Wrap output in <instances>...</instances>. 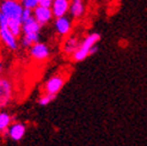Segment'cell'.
<instances>
[{
  "mask_svg": "<svg viewBox=\"0 0 147 146\" xmlns=\"http://www.w3.org/2000/svg\"><path fill=\"white\" fill-rule=\"evenodd\" d=\"M20 4L23 6V9L34 11L38 6V0H20Z\"/></svg>",
  "mask_w": 147,
  "mask_h": 146,
  "instance_id": "cell-18",
  "label": "cell"
},
{
  "mask_svg": "<svg viewBox=\"0 0 147 146\" xmlns=\"http://www.w3.org/2000/svg\"><path fill=\"white\" fill-rule=\"evenodd\" d=\"M0 41L11 50H16L18 48L17 37H14V36L11 34V31L7 29V26L0 28Z\"/></svg>",
  "mask_w": 147,
  "mask_h": 146,
  "instance_id": "cell-9",
  "label": "cell"
},
{
  "mask_svg": "<svg viewBox=\"0 0 147 146\" xmlns=\"http://www.w3.org/2000/svg\"><path fill=\"white\" fill-rule=\"evenodd\" d=\"M79 46H80V42L77 36H69V37H67L66 41L63 42L62 50L66 55H73L78 50Z\"/></svg>",
  "mask_w": 147,
  "mask_h": 146,
  "instance_id": "cell-11",
  "label": "cell"
},
{
  "mask_svg": "<svg viewBox=\"0 0 147 146\" xmlns=\"http://www.w3.org/2000/svg\"><path fill=\"white\" fill-rule=\"evenodd\" d=\"M100 40V35L98 32H91L86 36V37L80 42V46L78 48V50L72 55V59L73 61L76 62H80V61H84L87 56H89V52L90 49L96 46V43Z\"/></svg>",
  "mask_w": 147,
  "mask_h": 146,
  "instance_id": "cell-1",
  "label": "cell"
},
{
  "mask_svg": "<svg viewBox=\"0 0 147 146\" xmlns=\"http://www.w3.org/2000/svg\"><path fill=\"white\" fill-rule=\"evenodd\" d=\"M54 26H55V30L59 35L67 36L72 30V20L69 18H67L66 16L60 17V18H55Z\"/></svg>",
  "mask_w": 147,
  "mask_h": 146,
  "instance_id": "cell-10",
  "label": "cell"
},
{
  "mask_svg": "<svg viewBox=\"0 0 147 146\" xmlns=\"http://www.w3.org/2000/svg\"><path fill=\"white\" fill-rule=\"evenodd\" d=\"M26 126L23 122H13L7 129V138L12 141H20L25 137Z\"/></svg>",
  "mask_w": 147,
  "mask_h": 146,
  "instance_id": "cell-6",
  "label": "cell"
},
{
  "mask_svg": "<svg viewBox=\"0 0 147 146\" xmlns=\"http://www.w3.org/2000/svg\"><path fill=\"white\" fill-rule=\"evenodd\" d=\"M51 4H53V0H38V6L47 7V9H50Z\"/></svg>",
  "mask_w": 147,
  "mask_h": 146,
  "instance_id": "cell-20",
  "label": "cell"
},
{
  "mask_svg": "<svg viewBox=\"0 0 147 146\" xmlns=\"http://www.w3.org/2000/svg\"><path fill=\"white\" fill-rule=\"evenodd\" d=\"M37 42H40V34H26L22 39V45L29 48Z\"/></svg>",
  "mask_w": 147,
  "mask_h": 146,
  "instance_id": "cell-16",
  "label": "cell"
},
{
  "mask_svg": "<svg viewBox=\"0 0 147 146\" xmlns=\"http://www.w3.org/2000/svg\"><path fill=\"white\" fill-rule=\"evenodd\" d=\"M56 98V95H50V93H43L40 96V98L37 99V103L42 107H46L49 103H51L54 99Z\"/></svg>",
  "mask_w": 147,
  "mask_h": 146,
  "instance_id": "cell-17",
  "label": "cell"
},
{
  "mask_svg": "<svg viewBox=\"0 0 147 146\" xmlns=\"http://www.w3.org/2000/svg\"><path fill=\"white\" fill-rule=\"evenodd\" d=\"M1 72H3V62L0 60V74H1Z\"/></svg>",
  "mask_w": 147,
  "mask_h": 146,
  "instance_id": "cell-22",
  "label": "cell"
},
{
  "mask_svg": "<svg viewBox=\"0 0 147 146\" xmlns=\"http://www.w3.org/2000/svg\"><path fill=\"white\" fill-rule=\"evenodd\" d=\"M29 54H30V56L36 61H45L49 57L50 50H49L48 45H46V43H43V42H37L30 47Z\"/></svg>",
  "mask_w": 147,
  "mask_h": 146,
  "instance_id": "cell-5",
  "label": "cell"
},
{
  "mask_svg": "<svg viewBox=\"0 0 147 146\" xmlns=\"http://www.w3.org/2000/svg\"><path fill=\"white\" fill-rule=\"evenodd\" d=\"M32 17V11L31 10H28V9H23L22 11V16H20V22L22 23H24L25 20H28L29 18Z\"/></svg>",
  "mask_w": 147,
  "mask_h": 146,
  "instance_id": "cell-19",
  "label": "cell"
},
{
  "mask_svg": "<svg viewBox=\"0 0 147 146\" xmlns=\"http://www.w3.org/2000/svg\"><path fill=\"white\" fill-rule=\"evenodd\" d=\"M50 10L54 18L65 17L69 11V0H53Z\"/></svg>",
  "mask_w": 147,
  "mask_h": 146,
  "instance_id": "cell-8",
  "label": "cell"
},
{
  "mask_svg": "<svg viewBox=\"0 0 147 146\" xmlns=\"http://www.w3.org/2000/svg\"><path fill=\"white\" fill-rule=\"evenodd\" d=\"M23 6L20 0H3L0 3V13L7 19H20Z\"/></svg>",
  "mask_w": 147,
  "mask_h": 146,
  "instance_id": "cell-2",
  "label": "cell"
},
{
  "mask_svg": "<svg viewBox=\"0 0 147 146\" xmlns=\"http://www.w3.org/2000/svg\"><path fill=\"white\" fill-rule=\"evenodd\" d=\"M32 16L36 19V22L42 26L48 24L49 22L53 19V13H51L50 9L47 7H42V6H37L36 9L32 11Z\"/></svg>",
  "mask_w": 147,
  "mask_h": 146,
  "instance_id": "cell-7",
  "label": "cell"
},
{
  "mask_svg": "<svg viewBox=\"0 0 147 146\" xmlns=\"http://www.w3.org/2000/svg\"><path fill=\"white\" fill-rule=\"evenodd\" d=\"M98 50V47L97 46H93L91 49H90V52H89V55H92V54H94Z\"/></svg>",
  "mask_w": 147,
  "mask_h": 146,
  "instance_id": "cell-21",
  "label": "cell"
},
{
  "mask_svg": "<svg viewBox=\"0 0 147 146\" xmlns=\"http://www.w3.org/2000/svg\"><path fill=\"white\" fill-rule=\"evenodd\" d=\"M69 13L73 18H80L85 13L84 0H69Z\"/></svg>",
  "mask_w": 147,
  "mask_h": 146,
  "instance_id": "cell-12",
  "label": "cell"
},
{
  "mask_svg": "<svg viewBox=\"0 0 147 146\" xmlns=\"http://www.w3.org/2000/svg\"><path fill=\"white\" fill-rule=\"evenodd\" d=\"M22 24L20 19H9V23H7V29L11 31V34L14 36V37H18V36L22 34Z\"/></svg>",
  "mask_w": 147,
  "mask_h": 146,
  "instance_id": "cell-15",
  "label": "cell"
},
{
  "mask_svg": "<svg viewBox=\"0 0 147 146\" xmlns=\"http://www.w3.org/2000/svg\"><path fill=\"white\" fill-rule=\"evenodd\" d=\"M13 98V84L9 78H0V110L10 105Z\"/></svg>",
  "mask_w": 147,
  "mask_h": 146,
  "instance_id": "cell-3",
  "label": "cell"
},
{
  "mask_svg": "<svg viewBox=\"0 0 147 146\" xmlns=\"http://www.w3.org/2000/svg\"><path fill=\"white\" fill-rule=\"evenodd\" d=\"M66 83V77L62 74H54L51 76L45 84V93H50V95H56L62 90V87Z\"/></svg>",
  "mask_w": 147,
  "mask_h": 146,
  "instance_id": "cell-4",
  "label": "cell"
},
{
  "mask_svg": "<svg viewBox=\"0 0 147 146\" xmlns=\"http://www.w3.org/2000/svg\"><path fill=\"white\" fill-rule=\"evenodd\" d=\"M13 118L6 112H0V135L6 138L7 137V129L12 125Z\"/></svg>",
  "mask_w": 147,
  "mask_h": 146,
  "instance_id": "cell-13",
  "label": "cell"
},
{
  "mask_svg": "<svg viewBox=\"0 0 147 146\" xmlns=\"http://www.w3.org/2000/svg\"><path fill=\"white\" fill-rule=\"evenodd\" d=\"M23 24V26H22V31L24 32V35L26 34H40L41 31V25L36 22V19L34 18V16L31 18H29L28 20H25Z\"/></svg>",
  "mask_w": 147,
  "mask_h": 146,
  "instance_id": "cell-14",
  "label": "cell"
}]
</instances>
